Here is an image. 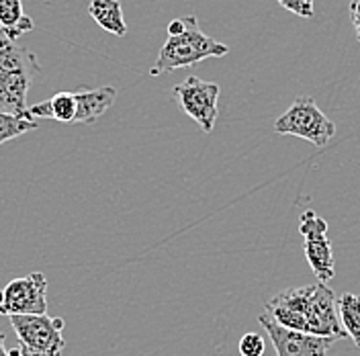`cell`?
<instances>
[{
	"label": "cell",
	"mask_w": 360,
	"mask_h": 356,
	"mask_svg": "<svg viewBox=\"0 0 360 356\" xmlns=\"http://www.w3.org/2000/svg\"><path fill=\"white\" fill-rule=\"evenodd\" d=\"M33 27H35L33 19H29L22 11V0H0V33L2 35L17 42Z\"/></svg>",
	"instance_id": "obj_12"
},
{
	"label": "cell",
	"mask_w": 360,
	"mask_h": 356,
	"mask_svg": "<svg viewBox=\"0 0 360 356\" xmlns=\"http://www.w3.org/2000/svg\"><path fill=\"white\" fill-rule=\"evenodd\" d=\"M31 129H37L35 119H25L21 115H15V113L0 111V146L31 132Z\"/></svg>",
	"instance_id": "obj_15"
},
{
	"label": "cell",
	"mask_w": 360,
	"mask_h": 356,
	"mask_svg": "<svg viewBox=\"0 0 360 356\" xmlns=\"http://www.w3.org/2000/svg\"><path fill=\"white\" fill-rule=\"evenodd\" d=\"M89 13L94 23H98V27H103L112 35L123 37L127 33V23L119 0H90Z\"/></svg>",
	"instance_id": "obj_13"
},
{
	"label": "cell",
	"mask_w": 360,
	"mask_h": 356,
	"mask_svg": "<svg viewBox=\"0 0 360 356\" xmlns=\"http://www.w3.org/2000/svg\"><path fill=\"white\" fill-rule=\"evenodd\" d=\"M41 72L33 51L0 33V111H27V94L33 78Z\"/></svg>",
	"instance_id": "obj_1"
},
{
	"label": "cell",
	"mask_w": 360,
	"mask_h": 356,
	"mask_svg": "<svg viewBox=\"0 0 360 356\" xmlns=\"http://www.w3.org/2000/svg\"><path fill=\"white\" fill-rule=\"evenodd\" d=\"M174 98L179 107L186 113L205 134H211L217 123V98H219V84L205 82L197 76H188L184 82L176 84Z\"/></svg>",
	"instance_id": "obj_5"
},
{
	"label": "cell",
	"mask_w": 360,
	"mask_h": 356,
	"mask_svg": "<svg viewBox=\"0 0 360 356\" xmlns=\"http://www.w3.org/2000/svg\"><path fill=\"white\" fill-rule=\"evenodd\" d=\"M22 117L25 119L41 117V119H53V121H60V123H74V117H76V96H74V92H68V90L56 92L51 98L27 107V111L22 113Z\"/></svg>",
	"instance_id": "obj_11"
},
{
	"label": "cell",
	"mask_w": 360,
	"mask_h": 356,
	"mask_svg": "<svg viewBox=\"0 0 360 356\" xmlns=\"http://www.w3.org/2000/svg\"><path fill=\"white\" fill-rule=\"evenodd\" d=\"M258 324L266 330L270 342L276 350V356H328L338 338L317 336L309 332L289 330L272 319L270 313H262Z\"/></svg>",
	"instance_id": "obj_6"
},
{
	"label": "cell",
	"mask_w": 360,
	"mask_h": 356,
	"mask_svg": "<svg viewBox=\"0 0 360 356\" xmlns=\"http://www.w3.org/2000/svg\"><path fill=\"white\" fill-rule=\"evenodd\" d=\"M184 29H186V17H182V19H174V21L168 25V35H180Z\"/></svg>",
	"instance_id": "obj_19"
},
{
	"label": "cell",
	"mask_w": 360,
	"mask_h": 356,
	"mask_svg": "<svg viewBox=\"0 0 360 356\" xmlns=\"http://www.w3.org/2000/svg\"><path fill=\"white\" fill-rule=\"evenodd\" d=\"M266 340L256 332H248L240 340V355L242 356H264Z\"/></svg>",
	"instance_id": "obj_16"
},
{
	"label": "cell",
	"mask_w": 360,
	"mask_h": 356,
	"mask_svg": "<svg viewBox=\"0 0 360 356\" xmlns=\"http://www.w3.org/2000/svg\"><path fill=\"white\" fill-rule=\"evenodd\" d=\"M0 356H11L6 350V336L0 332Z\"/></svg>",
	"instance_id": "obj_20"
},
{
	"label": "cell",
	"mask_w": 360,
	"mask_h": 356,
	"mask_svg": "<svg viewBox=\"0 0 360 356\" xmlns=\"http://www.w3.org/2000/svg\"><path fill=\"white\" fill-rule=\"evenodd\" d=\"M274 132L295 135L314 144L315 148H323L336 135V123L323 115L311 96H299L292 101L289 111L274 121Z\"/></svg>",
	"instance_id": "obj_4"
},
{
	"label": "cell",
	"mask_w": 360,
	"mask_h": 356,
	"mask_svg": "<svg viewBox=\"0 0 360 356\" xmlns=\"http://www.w3.org/2000/svg\"><path fill=\"white\" fill-rule=\"evenodd\" d=\"M11 326L19 338L21 356H62L66 348L64 319L47 313L8 315Z\"/></svg>",
	"instance_id": "obj_3"
},
{
	"label": "cell",
	"mask_w": 360,
	"mask_h": 356,
	"mask_svg": "<svg viewBox=\"0 0 360 356\" xmlns=\"http://www.w3.org/2000/svg\"><path fill=\"white\" fill-rule=\"evenodd\" d=\"M305 319L307 332L317 336H332V338H348L346 330L342 328L338 315V297L326 283L309 285V295L305 303Z\"/></svg>",
	"instance_id": "obj_9"
},
{
	"label": "cell",
	"mask_w": 360,
	"mask_h": 356,
	"mask_svg": "<svg viewBox=\"0 0 360 356\" xmlns=\"http://www.w3.org/2000/svg\"><path fill=\"white\" fill-rule=\"evenodd\" d=\"M338 315L348 338L354 342L356 348H360V295L344 293L342 297H338Z\"/></svg>",
	"instance_id": "obj_14"
},
{
	"label": "cell",
	"mask_w": 360,
	"mask_h": 356,
	"mask_svg": "<svg viewBox=\"0 0 360 356\" xmlns=\"http://www.w3.org/2000/svg\"><path fill=\"white\" fill-rule=\"evenodd\" d=\"M299 231L305 238V256L315 276L321 283L332 281L336 276V260L332 244L328 240V222L315 215L314 211H305L299 223Z\"/></svg>",
	"instance_id": "obj_8"
},
{
	"label": "cell",
	"mask_w": 360,
	"mask_h": 356,
	"mask_svg": "<svg viewBox=\"0 0 360 356\" xmlns=\"http://www.w3.org/2000/svg\"><path fill=\"white\" fill-rule=\"evenodd\" d=\"M278 4L303 19H311L315 15V0H278Z\"/></svg>",
	"instance_id": "obj_17"
},
{
	"label": "cell",
	"mask_w": 360,
	"mask_h": 356,
	"mask_svg": "<svg viewBox=\"0 0 360 356\" xmlns=\"http://www.w3.org/2000/svg\"><path fill=\"white\" fill-rule=\"evenodd\" d=\"M350 15H352L354 31H356V39H359L360 44V0H352V2H350Z\"/></svg>",
	"instance_id": "obj_18"
},
{
	"label": "cell",
	"mask_w": 360,
	"mask_h": 356,
	"mask_svg": "<svg viewBox=\"0 0 360 356\" xmlns=\"http://www.w3.org/2000/svg\"><path fill=\"white\" fill-rule=\"evenodd\" d=\"M227 51V45L219 44L217 39H211L209 35L202 33L197 17H186V29L180 35H168L150 74H170L179 68L195 66L207 58H221Z\"/></svg>",
	"instance_id": "obj_2"
},
{
	"label": "cell",
	"mask_w": 360,
	"mask_h": 356,
	"mask_svg": "<svg viewBox=\"0 0 360 356\" xmlns=\"http://www.w3.org/2000/svg\"><path fill=\"white\" fill-rule=\"evenodd\" d=\"M47 279L44 272H33L13 279L0 289V315L47 313Z\"/></svg>",
	"instance_id": "obj_7"
},
{
	"label": "cell",
	"mask_w": 360,
	"mask_h": 356,
	"mask_svg": "<svg viewBox=\"0 0 360 356\" xmlns=\"http://www.w3.org/2000/svg\"><path fill=\"white\" fill-rule=\"evenodd\" d=\"M74 96H76V117H74V123H94L115 103L117 89H112V87L80 89L74 90Z\"/></svg>",
	"instance_id": "obj_10"
}]
</instances>
